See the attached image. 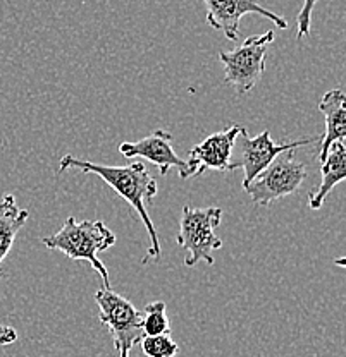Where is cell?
<instances>
[{
    "instance_id": "obj_7",
    "label": "cell",
    "mask_w": 346,
    "mask_h": 357,
    "mask_svg": "<svg viewBox=\"0 0 346 357\" xmlns=\"http://www.w3.org/2000/svg\"><path fill=\"white\" fill-rule=\"evenodd\" d=\"M305 178L307 169L296 158V150H288L276 156L271 165L245 188V191L257 206H269L274 201L298 191Z\"/></svg>"
},
{
    "instance_id": "obj_10",
    "label": "cell",
    "mask_w": 346,
    "mask_h": 357,
    "mask_svg": "<svg viewBox=\"0 0 346 357\" xmlns=\"http://www.w3.org/2000/svg\"><path fill=\"white\" fill-rule=\"evenodd\" d=\"M119 151L124 158H140L148 160V162L155 163L159 172L162 176H167L173 167H176L180 172L181 178H188V165L186 160H181L176 155L173 146V134L157 129L150 134V136L143 137V139L136 141V143H122L119 146Z\"/></svg>"
},
{
    "instance_id": "obj_1",
    "label": "cell",
    "mask_w": 346,
    "mask_h": 357,
    "mask_svg": "<svg viewBox=\"0 0 346 357\" xmlns=\"http://www.w3.org/2000/svg\"><path fill=\"white\" fill-rule=\"evenodd\" d=\"M69 169L81 170L85 174H95L106 182L107 185L114 189L122 199L128 201L135 211L138 213L141 222L147 227V232L150 236V249H148L147 259H159L161 258V243H159L157 230L150 220L147 206L154 203V198L157 196V182L148 174L147 167L141 162H135L126 167H110L102 165V163H93L88 160L74 158V156L66 155L59 162L57 172L62 174ZM145 259V261H147Z\"/></svg>"
},
{
    "instance_id": "obj_5",
    "label": "cell",
    "mask_w": 346,
    "mask_h": 357,
    "mask_svg": "<svg viewBox=\"0 0 346 357\" xmlns=\"http://www.w3.org/2000/svg\"><path fill=\"white\" fill-rule=\"evenodd\" d=\"M319 139H321V136H312L301 137V139L291 141V143L276 144L271 137L269 131H264L259 136L250 137L247 128H243L233 144L228 172H233L236 169L243 170V188H247L262 170H266L271 165V162L276 156L288 150H298V148L307 146V144L317 143Z\"/></svg>"
},
{
    "instance_id": "obj_17",
    "label": "cell",
    "mask_w": 346,
    "mask_h": 357,
    "mask_svg": "<svg viewBox=\"0 0 346 357\" xmlns=\"http://www.w3.org/2000/svg\"><path fill=\"white\" fill-rule=\"evenodd\" d=\"M17 340L16 328L0 323V345H10Z\"/></svg>"
},
{
    "instance_id": "obj_8",
    "label": "cell",
    "mask_w": 346,
    "mask_h": 357,
    "mask_svg": "<svg viewBox=\"0 0 346 357\" xmlns=\"http://www.w3.org/2000/svg\"><path fill=\"white\" fill-rule=\"evenodd\" d=\"M207 9V22L231 42L240 38V21L247 14H260L273 21L279 29H288V21L273 10L260 6L259 0H203Z\"/></svg>"
},
{
    "instance_id": "obj_14",
    "label": "cell",
    "mask_w": 346,
    "mask_h": 357,
    "mask_svg": "<svg viewBox=\"0 0 346 357\" xmlns=\"http://www.w3.org/2000/svg\"><path fill=\"white\" fill-rule=\"evenodd\" d=\"M166 310L164 301H154L145 307V314L141 316V319H143V333L147 337L171 335V323Z\"/></svg>"
},
{
    "instance_id": "obj_4",
    "label": "cell",
    "mask_w": 346,
    "mask_h": 357,
    "mask_svg": "<svg viewBox=\"0 0 346 357\" xmlns=\"http://www.w3.org/2000/svg\"><path fill=\"white\" fill-rule=\"evenodd\" d=\"M100 323L109 328L117 357H129L131 349L140 344L143 333V319L135 304L119 296L113 289H99L95 292Z\"/></svg>"
},
{
    "instance_id": "obj_16",
    "label": "cell",
    "mask_w": 346,
    "mask_h": 357,
    "mask_svg": "<svg viewBox=\"0 0 346 357\" xmlns=\"http://www.w3.org/2000/svg\"><path fill=\"white\" fill-rule=\"evenodd\" d=\"M319 0H303V7L298 13V20H296V28H298V40L307 38L310 35V24H312V13Z\"/></svg>"
},
{
    "instance_id": "obj_15",
    "label": "cell",
    "mask_w": 346,
    "mask_h": 357,
    "mask_svg": "<svg viewBox=\"0 0 346 357\" xmlns=\"http://www.w3.org/2000/svg\"><path fill=\"white\" fill-rule=\"evenodd\" d=\"M141 351L147 357H176L180 345L173 340L171 335H155V337L141 338Z\"/></svg>"
},
{
    "instance_id": "obj_11",
    "label": "cell",
    "mask_w": 346,
    "mask_h": 357,
    "mask_svg": "<svg viewBox=\"0 0 346 357\" xmlns=\"http://www.w3.org/2000/svg\"><path fill=\"white\" fill-rule=\"evenodd\" d=\"M319 110L324 114L326 131L321 136L319 162H324L327 151L334 143H345L346 137V95L343 89H331L319 102Z\"/></svg>"
},
{
    "instance_id": "obj_6",
    "label": "cell",
    "mask_w": 346,
    "mask_h": 357,
    "mask_svg": "<svg viewBox=\"0 0 346 357\" xmlns=\"http://www.w3.org/2000/svg\"><path fill=\"white\" fill-rule=\"evenodd\" d=\"M274 42V31L248 36L240 47L231 52H219V61L224 66V81L240 96L255 88L264 76L267 50Z\"/></svg>"
},
{
    "instance_id": "obj_13",
    "label": "cell",
    "mask_w": 346,
    "mask_h": 357,
    "mask_svg": "<svg viewBox=\"0 0 346 357\" xmlns=\"http://www.w3.org/2000/svg\"><path fill=\"white\" fill-rule=\"evenodd\" d=\"M28 218L29 211L17 208L16 198L13 195L3 196L0 201V266L13 249L14 239L26 225ZM0 278H2V271H0Z\"/></svg>"
},
{
    "instance_id": "obj_9",
    "label": "cell",
    "mask_w": 346,
    "mask_h": 357,
    "mask_svg": "<svg viewBox=\"0 0 346 357\" xmlns=\"http://www.w3.org/2000/svg\"><path fill=\"white\" fill-rule=\"evenodd\" d=\"M243 126L233 124L224 131L210 134L202 143L193 146L189 151L186 165H188V178L202 176L206 170H219L228 172L231 151Z\"/></svg>"
},
{
    "instance_id": "obj_2",
    "label": "cell",
    "mask_w": 346,
    "mask_h": 357,
    "mask_svg": "<svg viewBox=\"0 0 346 357\" xmlns=\"http://www.w3.org/2000/svg\"><path fill=\"white\" fill-rule=\"evenodd\" d=\"M115 241V234L103 222H78L74 217H69L59 232L43 237L42 244L47 249L64 252L71 261H88L102 278L103 289H110L109 271L99 259V252L113 248Z\"/></svg>"
},
{
    "instance_id": "obj_3",
    "label": "cell",
    "mask_w": 346,
    "mask_h": 357,
    "mask_svg": "<svg viewBox=\"0 0 346 357\" xmlns=\"http://www.w3.org/2000/svg\"><path fill=\"white\" fill-rule=\"evenodd\" d=\"M222 220V210L219 206L193 208L186 204L183 208V217L180 222L178 245L183 248L188 255L185 258V266L192 268L199 261L214 265L212 251L222 248L215 229Z\"/></svg>"
},
{
    "instance_id": "obj_12",
    "label": "cell",
    "mask_w": 346,
    "mask_h": 357,
    "mask_svg": "<svg viewBox=\"0 0 346 357\" xmlns=\"http://www.w3.org/2000/svg\"><path fill=\"white\" fill-rule=\"evenodd\" d=\"M322 178L315 189L308 195V206L312 210H321L324 199L346 177V150L345 143H334L327 151L326 160L321 163Z\"/></svg>"
}]
</instances>
